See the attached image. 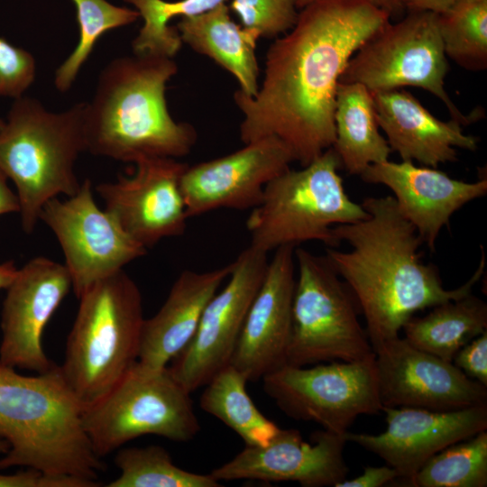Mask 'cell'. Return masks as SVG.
<instances>
[{"mask_svg": "<svg viewBox=\"0 0 487 487\" xmlns=\"http://www.w3.org/2000/svg\"><path fill=\"white\" fill-rule=\"evenodd\" d=\"M390 18L371 0H314L304 6L291 31L268 50L257 93L234 94L244 115L243 142L276 137L301 166L332 147L340 78Z\"/></svg>", "mask_w": 487, "mask_h": 487, "instance_id": "6da1fadb", "label": "cell"}, {"mask_svg": "<svg viewBox=\"0 0 487 487\" xmlns=\"http://www.w3.org/2000/svg\"><path fill=\"white\" fill-rule=\"evenodd\" d=\"M361 205L366 218L333 228L337 241H345L351 249L327 247L326 258L355 297L374 353L400 336L416 312L472 293L483 275L485 255L482 247L473 276L459 288L446 289L438 269L423 262V241L392 196L366 198Z\"/></svg>", "mask_w": 487, "mask_h": 487, "instance_id": "7a4b0ae2", "label": "cell"}, {"mask_svg": "<svg viewBox=\"0 0 487 487\" xmlns=\"http://www.w3.org/2000/svg\"><path fill=\"white\" fill-rule=\"evenodd\" d=\"M172 58L134 54L112 60L85 103L86 152L116 161L178 159L190 152L195 128L176 122L166 103L167 82L177 73Z\"/></svg>", "mask_w": 487, "mask_h": 487, "instance_id": "3957f363", "label": "cell"}, {"mask_svg": "<svg viewBox=\"0 0 487 487\" xmlns=\"http://www.w3.org/2000/svg\"><path fill=\"white\" fill-rule=\"evenodd\" d=\"M82 410L60 366L27 376L0 362V439L9 444L0 469L23 466L96 481L106 464L86 435Z\"/></svg>", "mask_w": 487, "mask_h": 487, "instance_id": "277c9868", "label": "cell"}, {"mask_svg": "<svg viewBox=\"0 0 487 487\" xmlns=\"http://www.w3.org/2000/svg\"><path fill=\"white\" fill-rule=\"evenodd\" d=\"M85 103L54 113L35 98L14 99L0 128V170L16 188L21 223L33 232L42 207L59 195L79 188L74 167L86 152Z\"/></svg>", "mask_w": 487, "mask_h": 487, "instance_id": "5b68a950", "label": "cell"}, {"mask_svg": "<svg viewBox=\"0 0 487 487\" xmlns=\"http://www.w3.org/2000/svg\"><path fill=\"white\" fill-rule=\"evenodd\" d=\"M78 299L60 369L85 408L106 395L138 362L145 318L141 291L124 270L97 281Z\"/></svg>", "mask_w": 487, "mask_h": 487, "instance_id": "8992f818", "label": "cell"}, {"mask_svg": "<svg viewBox=\"0 0 487 487\" xmlns=\"http://www.w3.org/2000/svg\"><path fill=\"white\" fill-rule=\"evenodd\" d=\"M341 167L330 147L301 170L289 168L271 179L246 219L250 246L268 253L307 241H319L330 248L340 245L333 228L368 216L345 192L338 174Z\"/></svg>", "mask_w": 487, "mask_h": 487, "instance_id": "52a82bcc", "label": "cell"}, {"mask_svg": "<svg viewBox=\"0 0 487 487\" xmlns=\"http://www.w3.org/2000/svg\"><path fill=\"white\" fill-rule=\"evenodd\" d=\"M190 394L168 366L137 362L106 395L83 408L82 426L101 458L144 435L187 442L200 430Z\"/></svg>", "mask_w": 487, "mask_h": 487, "instance_id": "ba28073f", "label": "cell"}, {"mask_svg": "<svg viewBox=\"0 0 487 487\" xmlns=\"http://www.w3.org/2000/svg\"><path fill=\"white\" fill-rule=\"evenodd\" d=\"M297 269L286 364L356 362L374 354L358 320L359 305L326 256L294 251Z\"/></svg>", "mask_w": 487, "mask_h": 487, "instance_id": "9c48e42d", "label": "cell"}, {"mask_svg": "<svg viewBox=\"0 0 487 487\" xmlns=\"http://www.w3.org/2000/svg\"><path fill=\"white\" fill-rule=\"evenodd\" d=\"M447 71L437 14L409 12L396 23H388L357 50L339 82L361 84L371 93L421 87L445 104L452 119L468 124L472 117L464 115L446 92Z\"/></svg>", "mask_w": 487, "mask_h": 487, "instance_id": "30bf717a", "label": "cell"}, {"mask_svg": "<svg viewBox=\"0 0 487 487\" xmlns=\"http://www.w3.org/2000/svg\"><path fill=\"white\" fill-rule=\"evenodd\" d=\"M265 393L287 416L344 434L361 415L381 411L375 354L313 367L285 364L262 379Z\"/></svg>", "mask_w": 487, "mask_h": 487, "instance_id": "8fae6325", "label": "cell"}, {"mask_svg": "<svg viewBox=\"0 0 487 487\" xmlns=\"http://www.w3.org/2000/svg\"><path fill=\"white\" fill-rule=\"evenodd\" d=\"M39 220L50 227L60 243L78 299L97 281L124 270L147 253L97 207L89 179H85L68 199L62 201L57 197L47 201Z\"/></svg>", "mask_w": 487, "mask_h": 487, "instance_id": "7c38bea8", "label": "cell"}, {"mask_svg": "<svg viewBox=\"0 0 487 487\" xmlns=\"http://www.w3.org/2000/svg\"><path fill=\"white\" fill-rule=\"evenodd\" d=\"M250 245L232 262L229 280L208 301L188 345L169 370L189 392L205 386L231 363L249 308L262 284L269 260Z\"/></svg>", "mask_w": 487, "mask_h": 487, "instance_id": "4fadbf2b", "label": "cell"}, {"mask_svg": "<svg viewBox=\"0 0 487 487\" xmlns=\"http://www.w3.org/2000/svg\"><path fill=\"white\" fill-rule=\"evenodd\" d=\"M131 177L100 183L96 190L105 210L124 231L146 249L161 239L182 235L187 228L180 179L188 166L173 158H146L135 162Z\"/></svg>", "mask_w": 487, "mask_h": 487, "instance_id": "5bb4252c", "label": "cell"}, {"mask_svg": "<svg viewBox=\"0 0 487 487\" xmlns=\"http://www.w3.org/2000/svg\"><path fill=\"white\" fill-rule=\"evenodd\" d=\"M381 407L450 411L487 404V387L398 336L375 352Z\"/></svg>", "mask_w": 487, "mask_h": 487, "instance_id": "9a60e30c", "label": "cell"}, {"mask_svg": "<svg viewBox=\"0 0 487 487\" xmlns=\"http://www.w3.org/2000/svg\"><path fill=\"white\" fill-rule=\"evenodd\" d=\"M70 289L66 266L49 258H33L18 269L3 302L0 362L36 373L51 368L42 334Z\"/></svg>", "mask_w": 487, "mask_h": 487, "instance_id": "2e32d148", "label": "cell"}, {"mask_svg": "<svg viewBox=\"0 0 487 487\" xmlns=\"http://www.w3.org/2000/svg\"><path fill=\"white\" fill-rule=\"evenodd\" d=\"M289 149L276 137L244 144L217 159L188 166L180 188L188 217L219 208L253 209L265 186L289 169Z\"/></svg>", "mask_w": 487, "mask_h": 487, "instance_id": "e0dca14e", "label": "cell"}, {"mask_svg": "<svg viewBox=\"0 0 487 487\" xmlns=\"http://www.w3.org/2000/svg\"><path fill=\"white\" fill-rule=\"evenodd\" d=\"M345 433L322 429L308 443L296 429H282L265 446L245 447L233 459L214 469L218 482L256 480L296 482L303 487H336L347 478L344 459Z\"/></svg>", "mask_w": 487, "mask_h": 487, "instance_id": "ac0fdd59", "label": "cell"}, {"mask_svg": "<svg viewBox=\"0 0 487 487\" xmlns=\"http://www.w3.org/2000/svg\"><path fill=\"white\" fill-rule=\"evenodd\" d=\"M386 430L380 434L345 432L353 442L383 459L399 478L413 476L442 449L487 429V404L450 411L399 407L381 409Z\"/></svg>", "mask_w": 487, "mask_h": 487, "instance_id": "d6986e66", "label": "cell"}, {"mask_svg": "<svg viewBox=\"0 0 487 487\" xmlns=\"http://www.w3.org/2000/svg\"><path fill=\"white\" fill-rule=\"evenodd\" d=\"M295 248L274 250L244 322L230 363L247 381L262 380L286 364L296 284Z\"/></svg>", "mask_w": 487, "mask_h": 487, "instance_id": "ffe728a7", "label": "cell"}, {"mask_svg": "<svg viewBox=\"0 0 487 487\" xmlns=\"http://www.w3.org/2000/svg\"><path fill=\"white\" fill-rule=\"evenodd\" d=\"M360 176L367 183L381 184L391 190L399 211L431 252L453 214L487 193L485 178L465 182L436 168L418 167L409 161L388 160L372 164Z\"/></svg>", "mask_w": 487, "mask_h": 487, "instance_id": "44dd1931", "label": "cell"}, {"mask_svg": "<svg viewBox=\"0 0 487 487\" xmlns=\"http://www.w3.org/2000/svg\"><path fill=\"white\" fill-rule=\"evenodd\" d=\"M372 94L379 127L402 161L436 168L456 161L455 148L477 149L478 139L465 134L459 122L437 119L410 93L399 88Z\"/></svg>", "mask_w": 487, "mask_h": 487, "instance_id": "7402d4cb", "label": "cell"}, {"mask_svg": "<svg viewBox=\"0 0 487 487\" xmlns=\"http://www.w3.org/2000/svg\"><path fill=\"white\" fill-rule=\"evenodd\" d=\"M233 263L207 271H183L151 318L144 319L138 363L160 369L168 366L190 342L208 301L229 277Z\"/></svg>", "mask_w": 487, "mask_h": 487, "instance_id": "603a6c76", "label": "cell"}, {"mask_svg": "<svg viewBox=\"0 0 487 487\" xmlns=\"http://www.w3.org/2000/svg\"><path fill=\"white\" fill-rule=\"evenodd\" d=\"M229 12L224 3L199 15L182 17L176 29L182 42L230 72L239 89L253 96L259 89L255 47L260 37L236 24Z\"/></svg>", "mask_w": 487, "mask_h": 487, "instance_id": "cb8c5ba5", "label": "cell"}, {"mask_svg": "<svg viewBox=\"0 0 487 487\" xmlns=\"http://www.w3.org/2000/svg\"><path fill=\"white\" fill-rule=\"evenodd\" d=\"M334 121L332 147L348 173L361 175L368 166L389 160L391 150L379 132L372 94L364 86L339 82Z\"/></svg>", "mask_w": 487, "mask_h": 487, "instance_id": "d4e9b609", "label": "cell"}, {"mask_svg": "<svg viewBox=\"0 0 487 487\" xmlns=\"http://www.w3.org/2000/svg\"><path fill=\"white\" fill-rule=\"evenodd\" d=\"M404 338L418 349L452 362L467 343L487 330V304L469 295L432 307L402 327Z\"/></svg>", "mask_w": 487, "mask_h": 487, "instance_id": "484cf974", "label": "cell"}, {"mask_svg": "<svg viewBox=\"0 0 487 487\" xmlns=\"http://www.w3.org/2000/svg\"><path fill=\"white\" fill-rule=\"evenodd\" d=\"M247 379L231 363L205 385L200 408L234 430L245 446L267 445L280 430L255 406L246 391Z\"/></svg>", "mask_w": 487, "mask_h": 487, "instance_id": "4316f807", "label": "cell"}, {"mask_svg": "<svg viewBox=\"0 0 487 487\" xmlns=\"http://www.w3.org/2000/svg\"><path fill=\"white\" fill-rule=\"evenodd\" d=\"M401 482L409 487H486L487 431L442 449Z\"/></svg>", "mask_w": 487, "mask_h": 487, "instance_id": "83f0119b", "label": "cell"}, {"mask_svg": "<svg viewBox=\"0 0 487 487\" xmlns=\"http://www.w3.org/2000/svg\"><path fill=\"white\" fill-rule=\"evenodd\" d=\"M115 463L120 474L107 487H218L209 474H199L177 466L161 446L119 448Z\"/></svg>", "mask_w": 487, "mask_h": 487, "instance_id": "f1b7e54d", "label": "cell"}, {"mask_svg": "<svg viewBox=\"0 0 487 487\" xmlns=\"http://www.w3.org/2000/svg\"><path fill=\"white\" fill-rule=\"evenodd\" d=\"M445 53L469 70L487 68V0H458L437 14Z\"/></svg>", "mask_w": 487, "mask_h": 487, "instance_id": "f546056e", "label": "cell"}, {"mask_svg": "<svg viewBox=\"0 0 487 487\" xmlns=\"http://www.w3.org/2000/svg\"><path fill=\"white\" fill-rule=\"evenodd\" d=\"M132 4L143 19V26L133 41L134 54H153L173 58L182 46L176 27L169 22L177 16L190 17L207 13L226 0H124Z\"/></svg>", "mask_w": 487, "mask_h": 487, "instance_id": "4dcf8cb0", "label": "cell"}, {"mask_svg": "<svg viewBox=\"0 0 487 487\" xmlns=\"http://www.w3.org/2000/svg\"><path fill=\"white\" fill-rule=\"evenodd\" d=\"M72 2L77 11L79 39L74 51L55 72L54 85L60 92L70 88L95 44L104 33L129 25L140 17L138 11L115 5L106 0Z\"/></svg>", "mask_w": 487, "mask_h": 487, "instance_id": "1f68e13d", "label": "cell"}, {"mask_svg": "<svg viewBox=\"0 0 487 487\" xmlns=\"http://www.w3.org/2000/svg\"><path fill=\"white\" fill-rule=\"evenodd\" d=\"M242 26L259 37L271 38L290 30L297 22V0H231L228 6Z\"/></svg>", "mask_w": 487, "mask_h": 487, "instance_id": "d6a6232c", "label": "cell"}, {"mask_svg": "<svg viewBox=\"0 0 487 487\" xmlns=\"http://www.w3.org/2000/svg\"><path fill=\"white\" fill-rule=\"evenodd\" d=\"M35 75L36 63L32 53L0 37V96H23Z\"/></svg>", "mask_w": 487, "mask_h": 487, "instance_id": "836d02e7", "label": "cell"}, {"mask_svg": "<svg viewBox=\"0 0 487 487\" xmlns=\"http://www.w3.org/2000/svg\"><path fill=\"white\" fill-rule=\"evenodd\" d=\"M95 480L84 479L69 474H51L34 468L21 470L14 473H0V487H97Z\"/></svg>", "mask_w": 487, "mask_h": 487, "instance_id": "e575fe53", "label": "cell"}, {"mask_svg": "<svg viewBox=\"0 0 487 487\" xmlns=\"http://www.w3.org/2000/svg\"><path fill=\"white\" fill-rule=\"evenodd\" d=\"M453 363L467 377L487 387V330L464 345Z\"/></svg>", "mask_w": 487, "mask_h": 487, "instance_id": "d590c367", "label": "cell"}, {"mask_svg": "<svg viewBox=\"0 0 487 487\" xmlns=\"http://www.w3.org/2000/svg\"><path fill=\"white\" fill-rule=\"evenodd\" d=\"M399 474L388 464L384 466H366L363 473L354 479L347 478L336 487H381L393 482Z\"/></svg>", "mask_w": 487, "mask_h": 487, "instance_id": "8d00e7d4", "label": "cell"}, {"mask_svg": "<svg viewBox=\"0 0 487 487\" xmlns=\"http://www.w3.org/2000/svg\"><path fill=\"white\" fill-rule=\"evenodd\" d=\"M458 0H405L409 12H432L442 14L454 5Z\"/></svg>", "mask_w": 487, "mask_h": 487, "instance_id": "74e56055", "label": "cell"}, {"mask_svg": "<svg viewBox=\"0 0 487 487\" xmlns=\"http://www.w3.org/2000/svg\"><path fill=\"white\" fill-rule=\"evenodd\" d=\"M7 179V177L0 170V216L20 212L18 197L9 188Z\"/></svg>", "mask_w": 487, "mask_h": 487, "instance_id": "f35d334b", "label": "cell"}, {"mask_svg": "<svg viewBox=\"0 0 487 487\" xmlns=\"http://www.w3.org/2000/svg\"><path fill=\"white\" fill-rule=\"evenodd\" d=\"M314 0H297V7L303 8ZM376 6L387 12L390 17H400L406 11L405 0H371Z\"/></svg>", "mask_w": 487, "mask_h": 487, "instance_id": "ab89813d", "label": "cell"}, {"mask_svg": "<svg viewBox=\"0 0 487 487\" xmlns=\"http://www.w3.org/2000/svg\"><path fill=\"white\" fill-rule=\"evenodd\" d=\"M17 271L18 268H16L13 261L0 263V290L7 289L15 278Z\"/></svg>", "mask_w": 487, "mask_h": 487, "instance_id": "60d3db41", "label": "cell"}, {"mask_svg": "<svg viewBox=\"0 0 487 487\" xmlns=\"http://www.w3.org/2000/svg\"><path fill=\"white\" fill-rule=\"evenodd\" d=\"M8 450H9V444L5 440L0 439V455L6 454Z\"/></svg>", "mask_w": 487, "mask_h": 487, "instance_id": "b9f144b4", "label": "cell"}, {"mask_svg": "<svg viewBox=\"0 0 487 487\" xmlns=\"http://www.w3.org/2000/svg\"><path fill=\"white\" fill-rule=\"evenodd\" d=\"M3 124H4V121L0 119V128L2 127Z\"/></svg>", "mask_w": 487, "mask_h": 487, "instance_id": "7bdbcfd3", "label": "cell"}]
</instances>
